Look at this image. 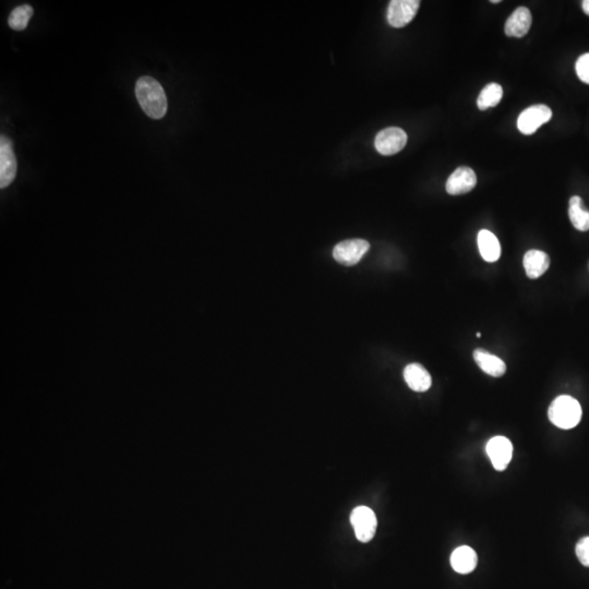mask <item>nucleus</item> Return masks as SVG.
<instances>
[{
	"label": "nucleus",
	"instance_id": "4",
	"mask_svg": "<svg viewBox=\"0 0 589 589\" xmlns=\"http://www.w3.org/2000/svg\"><path fill=\"white\" fill-rule=\"evenodd\" d=\"M369 248V242L364 239H349L335 246L333 257L343 266H353L362 259Z\"/></svg>",
	"mask_w": 589,
	"mask_h": 589
},
{
	"label": "nucleus",
	"instance_id": "8",
	"mask_svg": "<svg viewBox=\"0 0 589 589\" xmlns=\"http://www.w3.org/2000/svg\"><path fill=\"white\" fill-rule=\"evenodd\" d=\"M16 175V159L10 139L0 138V188L10 186Z\"/></svg>",
	"mask_w": 589,
	"mask_h": 589
},
{
	"label": "nucleus",
	"instance_id": "21",
	"mask_svg": "<svg viewBox=\"0 0 589 589\" xmlns=\"http://www.w3.org/2000/svg\"><path fill=\"white\" fill-rule=\"evenodd\" d=\"M576 555L579 557V562L584 566L589 568V537L581 538L575 548Z\"/></svg>",
	"mask_w": 589,
	"mask_h": 589
},
{
	"label": "nucleus",
	"instance_id": "15",
	"mask_svg": "<svg viewBox=\"0 0 589 589\" xmlns=\"http://www.w3.org/2000/svg\"><path fill=\"white\" fill-rule=\"evenodd\" d=\"M477 553L467 546L457 548L451 555V566L459 574H470L477 566Z\"/></svg>",
	"mask_w": 589,
	"mask_h": 589
},
{
	"label": "nucleus",
	"instance_id": "5",
	"mask_svg": "<svg viewBox=\"0 0 589 589\" xmlns=\"http://www.w3.org/2000/svg\"><path fill=\"white\" fill-rule=\"evenodd\" d=\"M407 135L403 129L397 127L385 128L380 131L374 140V146L380 154L394 155L405 148Z\"/></svg>",
	"mask_w": 589,
	"mask_h": 589
},
{
	"label": "nucleus",
	"instance_id": "3",
	"mask_svg": "<svg viewBox=\"0 0 589 589\" xmlns=\"http://www.w3.org/2000/svg\"><path fill=\"white\" fill-rule=\"evenodd\" d=\"M351 524L360 542H369L377 531V516L368 507H357L351 514Z\"/></svg>",
	"mask_w": 589,
	"mask_h": 589
},
{
	"label": "nucleus",
	"instance_id": "1",
	"mask_svg": "<svg viewBox=\"0 0 589 589\" xmlns=\"http://www.w3.org/2000/svg\"><path fill=\"white\" fill-rule=\"evenodd\" d=\"M136 96L141 108L152 119H162L168 112V97L161 83L144 76L136 83Z\"/></svg>",
	"mask_w": 589,
	"mask_h": 589
},
{
	"label": "nucleus",
	"instance_id": "16",
	"mask_svg": "<svg viewBox=\"0 0 589 589\" xmlns=\"http://www.w3.org/2000/svg\"><path fill=\"white\" fill-rule=\"evenodd\" d=\"M477 242L478 248L483 260L487 262H496L499 260L501 255V246L494 233L483 229L478 233Z\"/></svg>",
	"mask_w": 589,
	"mask_h": 589
},
{
	"label": "nucleus",
	"instance_id": "24",
	"mask_svg": "<svg viewBox=\"0 0 589 589\" xmlns=\"http://www.w3.org/2000/svg\"><path fill=\"white\" fill-rule=\"evenodd\" d=\"M476 336H477V337H478V338H481V332H478V333H477V334H476Z\"/></svg>",
	"mask_w": 589,
	"mask_h": 589
},
{
	"label": "nucleus",
	"instance_id": "14",
	"mask_svg": "<svg viewBox=\"0 0 589 589\" xmlns=\"http://www.w3.org/2000/svg\"><path fill=\"white\" fill-rule=\"evenodd\" d=\"M474 359L478 367L491 377L500 378L507 372V365L505 361L485 349H481V348L476 349L474 351Z\"/></svg>",
	"mask_w": 589,
	"mask_h": 589
},
{
	"label": "nucleus",
	"instance_id": "19",
	"mask_svg": "<svg viewBox=\"0 0 589 589\" xmlns=\"http://www.w3.org/2000/svg\"><path fill=\"white\" fill-rule=\"evenodd\" d=\"M33 12L34 10L30 5H18L14 10L11 11L10 16H9V27L14 31H23V30L27 29L30 19L32 18Z\"/></svg>",
	"mask_w": 589,
	"mask_h": 589
},
{
	"label": "nucleus",
	"instance_id": "6",
	"mask_svg": "<svg viewBox=\"0 0 589 589\" xmlns=\"http://www.w3.org/2000/svg\"><path fill=\"white\" fill-rule=\"evenodd\" d=\"M552 117L551 109L546 105L539 104L525 109L518 119V130L526 136L533 135L542 127L544 124L549 122Z\"/></svg>",
	"mask_w": 589,
	"mask_h": 589
},
{
	"label": "nucleus",
	"instance_id": "2",
	"mask_svg": "<svg viewBox=\"0 0 589 589\" xmlns=\"http://www.w3.org/2000/svg\"><path fill=\"white\" fill-rule=\"evenodd\" d=\"M550 421L560 429H572L581 419V407L575 398L568 395L559 396L552 402L548 409Z\"/></svg>",
	"mask_w": 589,
	"mask_h": 589
},
{
	"label": "nucleus",
	"instance_id": "17",
	"mask_svg": "<svg viewBox=\"0 0 589 589\" xmlns=\"http://www.w3.org/2000/svg\"><path fill=\"white\" fill-rule=\"evenodd\" d=\"M568 216L577 231H589V211L584 207L581 198L574 196L570 198Z\"/></svg>",
	"mask_w": 589,
	"mask_h": 589
},
{
	"label": "nucleus",
	"instance_id": "12",
	"mask_svg": "<svg viewBox=\"0 0 589 589\" xmlns=\"http://www.w3.org/2000/svg\"><path fill=\"white\" fill-rule=\"evenodd\" d=\"M404 379L415 392H426L432 384L430 373L420 364L408 365L404 369Z\"/></svg>",
	"mask_w": 589,
	"mask_h": 589
},
{
	"label": "nucleus",
	"instance_id": "7",
	"mask_svg": "<svg viewBox=\"0 0 589 589\" xmlns=\"http://www.w3.org/2000/svg\"><path fill=\"white\" fill-rule=\"evenodd\" d=\"M419 5L418 0H393L389 5V23L397 29L405 27L416 16Z\"/></svg>",
	"mask_w": 589,
	"mask_h": 589
},
{
	"label": "nucleus",
	"instance_id": "18",
	"mask_svg": "<svg viewBox=\"0 0 589 589\" xmlns=\"http://www.w3.org/2000/svg\"><path fill=\"white\" fill-rule=\"evenodd\" d=\"M503 96V89L498 83H489L478 96L477 106L481 111L494 107L500 103Z\"/></svg>",
	"mask_w": 589,
	"mask_h": 589
},
{
	"label": "nucleus",
	"instance_id": "20",
	"mask_svg": "<svg viewBox=\"0 0 589 589\" xmlns=\"http://www.w3.org/2000/svg\"><path fill=\"white\" fill-rule=\"evenodd\" d=\"M575 69L579 79L589 84V54H584L577 59Z\"/></svg>",
	"mask_w": 589,
	"mask_h": 589
},
{
	"label": "nucleus",
	"instance_id": "10",
	"mask_svg": "<svg viewBox=\"0 0 589 589\" xmlns=\"http://www.w3.org/2000/svg\"><path fill=\"white\" fill-rule=\"evenodd\" d=\"M477 185V176L472 168L462 166L454 170L446 181V192L452 196L467 194Z\"/></svg>",
	"mask_w": 589,
	"mask_h": 589
},
{
	"label": "nucleus",
	"instance_id": "9",
	"mask_svg": "<svg viewBox=\"0 0 589 589\" xmlns=\"http://www.w3.org/2000/svg\"><path fill=\"white\" fill-rule=\"evenodd\" d=\"M487 454L494 467L499 472L507 470L513 455V446L505 437H494L489 441L486 448Z\"/></svg>",
	"mask_w": 589,
	"mask_h": 589
},
{
	"label": "nucleus",
	"instance_id": "13",
	"mask_svg": "<svg viewBox=\"0 0 589 589\" xmlns=\"http://www.w3.org/2000/svg\"><path fill=\"white\" fill-rule=\"evenodd\" d=\"M523 263L529 279H536L547 272L550 266V257L542 250H529L524 255Z\"/></svg>",
	"mask_w": 589,
	"mask_h": 589
},
{
	"label": "nucleus",
	"instance_id": "23",
	"mask_svg": "<svg viewBox=\"0 0 589 589\" xmlns=\"http://www.w3.org/2000/svg\"><path fill=\"white\" fill-rule=\"evenodd\" d=\"M491 3H500V0H494V1H491Z\"/></svg>",
	"mask_w": 589,
	"mask_h": 589
},
{
	"label": "nucleus",
	"instance_id": "22",
	"mask_svg": "<svg viewBox=\"0 0 589 589\" xmlns=\"http://www.w3.org/2000/svg\"><path fill=\"white\" fill-rule=\"evenodd\" d=\"M583 10H584V12L587 16H589V0H585V1H583Z\"/></svg>",
	"mask_w": 589,
	"mask_h": 589
},
{
	"label": "nucleus",
	"instance_id": "11",
	"mask_svg": "<svg viewBox=\"0 0 589 589\" xmlns=\"http://www.w3.org/2000/svg\"><path fill=\"white\" fill-rule=\"evenodd\" d=\"M531 11L526 7H518L505 22V34L511 38H523L531 27Z\"/></svg>",
	"mask_w": 589,
	"mask_h": 589
}]
</instances>
